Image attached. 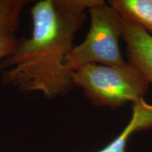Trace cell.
Masks as SVG:
<instances>
[{
	"mask_svg": "<svg viewBox=\"0 0 152 152\" xmlns=\"http://www.w3.org/2000/svg\"><path fill=\"white\" fill-rule=\"evenodd\" d=\"M122 38L127 45L128 64L152 84V35L139 24L123 18Z\"/></svg>",
	"mask_w": 152,
	"mask_h": 152,
	"instance_id": "cell-4",
	"label": "cell"
},
{
	"mask_svg": "<svg viewBox=\"0 0 152 152\" xmlns=\"http://www.w3.org/2000/svg\"><path fill=\"white\" fill-rule=\"evenodd\" d=\"M90 26L86 37L74 47L65 61L73 73L89 64L123 67L128 65L121 54L119 39L123 35V18L103 0H93L87 9Z\"/></svg>",
	"mask_w": 152,
	"mask_h": 152,
	"instance_id": "cell-3",
	"label": "cell"
},
{
	"mask_svg": "<svg viewBox=\"0 0 152 152\" xmlns=\"http://www.w3.org/2000/svg\"><path fill=\"white\" fill-rule=\"evenodd\" d=\"M93 0H40L31 9L30 37L18 39L14 52L0 61L1 79L23 93L47 99L73 89V72L66 66L76 33L86 21Z\"/></svg>",
	"mask_w": 152,
	"mask_h": 152,
	"instance_id": "cell-1",
	"label": "cell"
},
{
	"mask_svg": "<svg viewBox=\"0 0 152 152\" xmlns=\"http://www.w3.org/2000/svg\"><path fill=\"white\" fill-rule=\"evenodd\" d=\"M132 110L130 122L122 132L104 149L96 152H125L127 143L133 133L152 128V104H148L143 98L133 103Z\"/></svg>",
	"mask_w": 152,
	"mask_h": 152,
	"instance_id": "cell-5",
	"label": "cell"
},
{
	"mask_svg": "<svg viewBox=\"0 0 152 152\" xmlns=\"http://www.w3.org/2000/svg\"><path fill=\"white\" fill-rule=\"evenodd\" d=\"M72 82L93 105L111 109L143 99L149 87L143 75L129 64L123 67L86 64L73 71Z\"/></svg>",
	"mask_w": 152,
	"mask_h": 152,
	"instance_id": "cell-2",
	"label": "cell"
},
{
	"mask_svg": "<svg viewBox=\"0 0 152 152\" xmlns=\"http://www.w3.org/2000/svg\"><path fill=\"white\" fill-rule=\"evenodd\" d=\"M28 0H0V38L15 37Z\"/></svg>",
	"mask_w": 152,
	"mask_h": 152,
	"instance_id": "cell-7",
	"label": "cell"
},
{
	"mask_svg": "<svg viewBox=\"0 0 152 152\" xmlns=\"http://www.w3.org/2000/svg\"><path fill=\"white\" fill-rule=\"evenodd\" d=\"M18 41L16 37L0 38V61L10 56L14 52Z\"/></svg>",
	"mask_w": 152,
	"mask_h": 152,
	"instance_id": "cell-8",
	"label": "cell"
},
{
	"mask_svg": "<svg viewBox=\"0 0 152 152\" xmlns=\"http://www.w3.org/2000/svg\"><path fill=\"white\" fill-rule=\"evenodd\" d=\"M123 18L141 26L152 35V0H109Z\"/></svg>",
	"mask_w": 152,
	"mask_h": 152,
	"instance_id": "cell-6",
	"label": "cell"
}]
</instances>
